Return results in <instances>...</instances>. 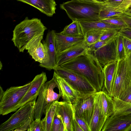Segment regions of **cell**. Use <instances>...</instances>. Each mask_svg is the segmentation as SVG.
Instances as JSON below:
<instances>
[{"mask_svg":"<svg viewBox=\"0 0 131 131\" xmlns=\"http://www.w3.org/2000/svg\"><path fill=\"white\" fill-rule=\"evenodd\" d=\"M60 66L84 76L97 92L102 90L104 80L103 67L93 54L88 52Z\"/></svg>","mask_w":131,"mask_h":131,"instance_id":"obj_1","label":"cell"},{"mask_svg":"<svg viewBox=\"0 0 131 131\" xmlns=\"http://www.w3.org/2000/svg\"><path fill=\"white\" fill-rule=\"evenodd\" d=\"M47 29L40 19L26 17L15 27L12 41L19 51L23 52L37 38L43 36Z\"/></svg>","mask_w":131,"mask_h":131,"instance_id":"obj_2","label":"cell"},{"mask_svg":"<svg viewBox=\"0 0 131 131\" xmlns=\"http://www.w3.org/2000/svg\"><path fill=\"white\" fill-rule=\"evenodd\" d=\"M60 6L72 21H92L100 20L99 14L103 4L71 0Z\"/></svg>","mask_w":131,"mask_h":131,"instance_id":"obj_3","label":"cell"},{"mask_svg":"<svg viewBox=\"0 0 131 131\" xmlns=\"http://www.w3.org/2000/svg\"><path fill=\"white\" fill-rule=\"evenodd\" d=\"M53 70L81 95L97 92L90 82L81 74L60 66H57Z\"/></svg>","mask_w":131,"mask_h":131,"instance_id":"obj_4","label":"cell"},{"mask_svg":"<svg viewBox=\"0 0 131 131\" xmlns=\"http://www.w3.org/2000/svg\"><path fill=\"white\" fill-rule=\"evenodd\" d=\"M30 82L23 85L12 86L4 92L0 99V114L4 115L12 112L29 88Z\"/></svg>","mask_w":131,"mask_h":131,"instance_id":"obj_5","label":"cell"},{"mask_svg":"<svg viewBox=\"0 0 131 131\" xmlns=\"http://www.w3.org/2000/svg\"><path fill=\"white\" fill-rule=\"evenodd\" d=\"M36 99L30 101L18 108L0 126V131L14 130L19 127L34 115Z\"/></svg>","mask_w":131,"mask_h":131,"instance_id":"obj_6","label":"cell"},{"mask_svg":"<svg viewBox=\"0 0 131 131\" xmlns=\"http://www.w3.org/2000/svg\"><path fill=\"white\" fill-rule=\"evenodd\" d=\"M96 93L81 96L72 104L75 115L84 120L89 127L93 112Z\"/></svg>","mask_w":131,"mask_h":131,"instance_id":"obj_7","label":"cell"},{"mask_svg":"<svg viewBox=\"0 0 131 131\" xmlns=\"http://www.w3.org/2000/svg\"><path fill=\"white\" fill-rule=\"evenodd\" d=\"M125 58L117 61L111 95L112 98H117L120 92L131 82Z\"/></svg>","mask_w":131,"mask_h":131,"instance_id":"obj_8","label":"cell"},{"mask_svg":"<svg viewBox=\"0 0 131 131\" xmlns=\"http://www.w3.org/2000/svg\"><path fill=\"white\" fill-rule=\"evenodd\" d=\"M117 35L92 53L96 57L102 67L110 63L118 60L117 49Z\"/></svg>","mask_w":131,"mask_h":131,"instance_id":"obj_9","label":"cell"},{"mask_svg":"<svg viewBox=\"0 0 131 131\" xmlns=\"http://www.w3.org/2000/svg\"><path fill=\"white\" fill-rule=\"evenodd\" d=\"M46 73L44 72L36 75L30 82V87L21 100L13 108L12 112L16 111L18 109L38 96L44 84L47 81Z\"/></svg>","mask_w":131,"mask_h":131,"instance_id":"obj_10","label":"cell"},{"mask_svg":"<svg viewBox=\"0 0 131 131\" xmlns=\"http://www.w3.org/2000/svg\"><path fill=\"white\" fill-rule=\"evenodd\" d=\"M131 131V116H116L107 118L101 131Z\"/></svg>","mask_w":131,"mask_h":131,"instance_id":"obj_11","label":"cell"},{"mask_svg":"<svg viewBox=\"0 0 131 131\" xmlns=\"http://www.w3.org/2000/svg\"><path fill=\"white\" fill-rule=\"evenodd\" d=\"M56 114L63 124L64 131H73V123L75 116L72 103L58 101Z\"/></svg>","mask_w":131,"mask_h":131,"instance_id":"obj_12","label":"cell"},{"mask_svg":"<svg viewBox=\"0 0 131 131\" xmlns=\"http://www.w3.org/2000/svg\"><path fill=\"white\" fill-rule=\"evenodd\" d=\"M53 75L57 84L60 97L62 98L63 101L72 104L78 98L82 96L79 92L54 71Z\"/></svg>","mask_w":131,"mask_h":131,"instance_id":"obj_13","label":"cell"},{"mask_svg":"<svg viewBox=\"0 0 131 131\" xmlns=\"http://www.w3.org/2000/svg\"><path fill=\"white\" fill-rule=\"evenodd\" d=\"M84 40L66 50L56 54L57 66H60L71 59L88 52Z\"/></svg>","mask_w":131,"mask_h":131,"instance_id":"obj_14","label":"cell"},{"mask_svg":"<svg viewBox=\"0 0 131 131\" xmlns=\"http://www.w3.org/2000/svg\"><path fill=\"white\" fill-rule=\"evenodd\" d=\"M101 106L100 92L95 93L93 112L89 127L90 131H101L106 119Z\"/></svg>","mask_w":131,"mask_h":131,"instance_id":"obj_15","label":"cell"},{"mask_svg":"<svg viewBox=\"0 0 131 131\" xmlns=\"http://www.w3.org/2000/svg\"><path fill=\"white\" fill-rule=\"evenodd\" d=\"M43 36L37 38L28 48V52L36 61L40 63V67L44 68L48 62L47 52L45 46L41 41Z\"/></svg>","mask_w":131,"mask_h":131,"instance_id":"obj_16","label":"cell"},{"mask_svg":"<svg viewBox=\"0 0 131 131\" xmlns=\"http://www.w3.org/2000/svg\"><path fill=\"white\" fill-rule=\"evenodd\" d=\"M55 31L49 30L45 40L43 43L46 48L47 52L48 61L44 68L50 70L53 69L57 66L56 62V51L55 45Z\"/></svg>","mask_w":131,"mask_h":131,"instance_id":"obj_17","label":"cell"},{"mask_svg":"<svg viewBox=\"0 0 131 131\" xmlns=\"http://www.w3.org/2000/svg\"><path fill=\"white\" fill-rule=\"evenodd\" d=\"M84 40V37H71L63 35L60 32H56L55 45L56 54L64 51Z\"/></svg>","mask_w":131,"mask_h":131,"instance_id":"obj_18","label":"cell"},{"mask_svg":"<svg viewBox=\"0 0 131 131\" xmlns=\"http://www.w3.org/2000/svg\"><path fill=\"white\" fill-rule=\"evenodd\" d=\"M117 61L110 63L105 65L103 68L104 80L102 91L105 92L111 97Z\"/></svg>","mask_w":131,"mask_h":131,"instance_id":"obj_19","label":"cell"},{"mask_svg":"<svg viewBox=\"0 0 131 131\" xmlns=\"http://www.w3.org/2000/svg\"><path fill=\"white\" fill-rule=\"evenodd\" d=\"M31 5L48 16L55 13L57 4L54 0H17Z\"/></svg>","mask_w":131,"mask_h":131,"instance_id":"obj_20","label":"cell"},{"mask_svg":"<svg viewBox=\"0 0 131 131\" xmlns=\"http://www.w3.org/2000/svg\"><path fill=\"white\" fill-rule=\"evenodd\" d=\"M84 35L87 31L91 30H104L114 29L119 30L122 27L101 21L100 20L92 21H79Z\"/></svg>","mask_w":131,"mask_h":131,"instance_id":"obj_21","label":"cell"},{"mask_svg":"<svg viewBox=\"0 0 131 131\" xmlns=\"http://www.w3.org/2000/svg\"><path fill=\"white\" fill-rule=\"evenodd\" d=\"M47 87L46 82L43 86L38 96L34 109L35 118L40 119L48 105L47 101Z\"/></svg>","mask_w":131,"mask_h":131,"instance_id":"obj_22","label":"cell"},{"mask_svg":"<svg viewBox=\"0 0 131 131\" xmlns=\"http://www.w3.org/2000/svg\"><path fill=\"white\" fill-rule=\"evenodd\" d=\"M58 102V101H54L47 108L45 114V117L41 120L43 131H51L52 122Z\"/></svg>","mask_w":131,"mask_h":131,"instance_id":"obj_23","label":"cell"},{"mask_svg":"<svg viewBox=\"0 0 131 131\" xmlns=\"http://www.w3.org/2000/svg\"><path fill=\"white\" fill-rule=\"evenodd\" d=\"M100 92L101 106L104 115L107 118L114 113L113 100L112 98L105 92L101 91Z\"/></svg>","mask_w":131,"mask_h":131,"instance_id":"obj_24","label":"cell"},{"mask_svg":"<svg viewBox=\"0 0 131 131\" xmlns=\"http://www.w3.org/2000/svg\"><path fill=\"white\" fill-rule=\"evenodd\" d=\"M114 110L113 114L116 116L124 115L131 116V103L122 101L117 98H112Z\"/></svg>","mask_w":131,"mask_h":131,"instance_id":"obj_25","label":"cell"},{"mask_svg":"<svg viewBox=\"0 0 131 131\" xmlns=\"http://www.w3.org/2000/svg\"><path fill=\"white\" fill-rule=\"evenodd\" d=\"M60 33L63 35L76 37H84L82 27L79 21L74 20L66 26Z\"/></svg>","mask_w":131,"mask_h":131,"instance_id":"obj_26","label":"cell"},{"mask_svg":"<svg viewBox=\"0 0 131 131\" xmlns=\"http://www.w3.org/2000/svg\"><path fill=\"white\" fill-rule=\"evenodd\" d=\"M104 30H91L86 32L84 35L86 45L88 46L98 41Z\"/></svg>","mask_w":131,"mask_h":131,"instance_id":"obj_27","label":"cell"},{"mask_svg":"<svg viewBox=\"0 0 131 131\" xmlns=\"http://www.w3.org/2000/svg\"><path fill=\"white\" fill-rule=\"evenodd\" d=\"M123 14L122 12L114 11L103 7L100 11L99 17L100 20L116 18Z\"/></svg>","mask_w":131,"mask_h":131,"instance_id":"obj_28","label":"cell"},{"mask_svg":"<svg viewBox=\"0 0 131 131\" xmlns=\"http://www.w3.org/2000/svg\"><path fill=\"white\" fill-rule=\"evenodd\" d=\"M123 37L118 33L117 37V49L118 60L126 58L123 42Z\"/></svg>","mask_w":131,"mask_h":131,"instance_id":"obj_29","label":"cell"},{"mask_svg":"<svg viewBox=\"0 0 131 131\" xmlns=\"http://www.w3.org/2000/svg\"><path fill=\"white\" fill-rule=\"evenodd\" d=\"M117 98L122 101L131 103V82L120 92Z\"/></svg>","mask_w":131,"mask_h":131,"instance_id":"obj_30","label":"cell"},{"mask_svg":"<svg viewBox=\"0 0 131 131\" xmlns=\"http://www.w3.org/2000/svg\"><path fill=\"white\" fill-rule=\"evenodd\" d=\"M100 20L107 23L120 27L122 28H128L126 23L119 17Z\"/></svg>","mask_w":131,"mask_h":131,"instance_id":"obj_31","label":"cell"},{"mask_svg":"<svg viewBox=\"0 0 131 131\" xmlns=\"http://www.w3.org/2000/svg\"><path fill=\"white\" fill-rule=\"evenodd\" d=\"M104 7L114 11L122 12L124 13L127 10L131 9V0H123L122 3L116 7Z\"/></svg>","mask_w":131,"mask_h":131,"instance_id":"obj_32","label":"cell"},{"mask_svg":"<svg viewBox=\"0 0 131 131\" xmlns=\"http://www.w3.org/2000/svg\"><path fill=\"white\" fill-rule=\"evenodd\" d=\"M114 37L106 40L98 41L88 46H87L88 49V52L89 53H93L98 49L111 40Z\"/></svg>","mask_w":131,"mask_h":131,"instance_id":"obj_33","label":"cell"},{"mask_svg":"<svg viewBox=\"0 0 131 131\" xmlns=\"http://www.w3.org/2000/svg\"><path fill=\"white\" fill-rule=\"evenodd\" d=\"M118 31L114 29H109L105 30L99 41L106 40L114 37L117 34Z\"/></svg>","mask_w":131,"mask_h":131,"instance_id":"obj_34","label":"cell"},{"mask_svg":"<svg viewBox=\"0 0 131 131\" xmlns=\"http://www.w3.org/2000/svg\"><path fill=\"white\" fill-rule=\"evenodd\" d=\"M28 131H43L41 120L40 119H35L31 123Z\"/></svg>","mask_w":131,"mask_h":131,"instance_id":"obj_35","label":"cell"},{"mask_svg":"<svg viewBox=\"0 0 131 131\" xmlns=\"http://www.w3.org/2000/svg\"><path fill=\"white\" fill-rule=\"evenodd\" d=\"M123 0H107L103 4V7L113 8L119 6L122 2Z\"/></svg>","mask_w":131,"mask_h":131,"instance_id":"obj_36","label":"cell"},{"mask_svg":"<svg viewBox=\"0 0 131 131\" xmlns=\"http://www.w3.org/2000/svg\"><path fill=\"white\" fill-rule=\"evenodd\" d=\"M62 123L61 119L55 114L52 122L51 131H60Z\"/></svg>","mask_w":131,"mask_h":131,"instance_id":"obj_37","label":"cell"},{"mask_svg":"<svg viewBox=\"0 0 131 131\" xmlns=\"http://www.w3.org/2000/svg\"><path fill=\"white\" fill-rule=\"evenodd\" d=\"M123 42L125 54L126 56L131 53V40L123 37Z\"/></svg>","mask_w":131,"mask_h":131,"instance_id":"obj_38","label":"cell"},{"mask_svg":"<svg viewBox=\"0 0 131 131\" xmlns=\"http://www.w3.org/2000/svg\"><path fill=\"white\" fill-rule=\"evenodd\" d=\"M34 115L31 116L24 124L14 130V131H24L27 130L33 120Z\"/></svg>","mask_w":131,"mask_h":131,"instance_id":"obj_39","label":"cell"},{"mask_svg":"<svg viewBox=\"0 0 131 131\" xmlns=\"http://www.w3.org/2000/svg\"><path fill=\"white\" fill-rule=\"evenodd\" d=\"M118 33L131 40V29L128 28H122L118 31Z\"/></svg>","mask_w":131,"mask_h":131,"instance_id":"obj_40","label":"cell"},{"mask_svg":"<svg viewBox=\"0 0 131 131\" xmlns=\"http://www.w3.org/2000/svg\"><path fill=\"white\" fill-rule=\"evenodd\" d=\"M75 117L77 121L83 131H90L89 127L84 120L75 116Z\"/></svg>","mask_w":131,"mask_h":131,"instance_id":"obj_41","label":"cell"},{"mask_svg":"<svg viewBox=\"0 0 131 131\" xmlns=\"http://www.w3.org/2000/svg\"><path fill=\"white\" fill-rule=\"evenodd\" d=\"M119 17L126 23L128 28L131 29V17L124 14L121 15Z\"/></svg>","mask_w":131,"mask_h":131,"instance_id":"obj_42","label":"cell"},{"mask_svg":"<svg viewBox=\"0 0 131 131\" xmlns=\"http://www.w3.org/2000/svg\"><path fill=\"white\" fill-rule=\"evenodd\" d=\"M125 58L127 67L131 78V53L126 56Z\"/></svg>","mask_w":131,"mask_h":131,"instance_id":"obj_43","label":"cell"},{"mask_svg":"<svg viewBox=\"0 0 131 131\" xmlns=\"http://www.w3.org/2000/svg\"><path fill=\"white\" fill-rule=\"evenodd\" d=\"M73 131H83L77 121L75 117L73 121Z\"/></svg>","mask_w":131,"mask_h":131,"instance_id":"obj_44","label":"cell"},{"mask_svg":"<svg viewBox=\"0 0 131 131\" xmlns=\"http://www.w3.org/2000/svg\"><path fill=\"white\" fill-rule=\"evenodd\" d=\"M125 15L131 17V9L127 10L123 13Z\"/></svg>","mask_w":131,"mask_h":131,"instance_id":"obj_45","label":"cell"},{"mask_svg":"<svg viewBox=\"0 0 131 131\" xmlns=\"http://www.w3.org/2000/svg\"><path fill=\"white\" fill-rule=\"evenodd\" d=\"M0 99H1L5 91H4L1 86L0 88Z\"/></svg>","mask_w":131,"mask_h":131,"instance_id":"obj_46","label":"cell"},{"mask_svg":"<svg viewBox=\"0 0 131 131\" xmlns=\"http://www.w3.org/2000/svg\"><path fill=\"white\" fill-rule=\"evenodd\" d=\"M80 1L89 2H97L95 0H78Z\"/></svg>","mask_w":131,"mask_h":131,"instance_id":"obj_47","label":"cell"},{"mask_svg":"<svg viewBox=\"0 0 131 131\" xmlns=\"http://www.w3.org/2000/svg\"><path fill=\"white\" fill-rule=\"evenodd\" d=\"M98 3H103L105 1V0H95Z\"/></svg>","mask_w":131,"mask_h":131,"instance_id":"obj_48","label":"cell"},{"mask_svg":"<svg viewBox=\"0 0 131 131\" xmlns=\"http://www.w3.org/2000/svg\"><path fill=\"white\" fill-rule=\"evenodd\" d=\"M106 0H105V1H106Z\"/></svg>","mask_w":131,"mask_h":131,"instance_id":"obj_49","label":"cell"}]
</instances>
